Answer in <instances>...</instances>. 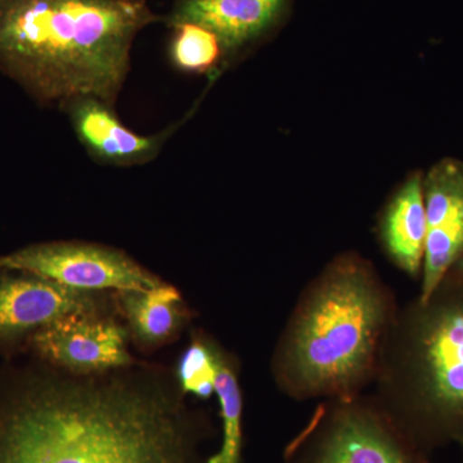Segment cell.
<instances>
[{
  "instance_id": "e0dca14e",
  "label": "cell",
  "mask_w": 463,
  "mask_h": 463,
  "mask_svg": "<svg viewBox=\"0 0 463 463\" xmlns=\"http://www.w3.org/2000/svg\"><path fill=\"white\" fill-rule=\"evenodd\" d=\"M452 272L458 274L459 277L463 279V254L462 257L458 259V261L455 264V267L452 268Z\"/></svg>"
},
{
  "instance_id": "ac0fdd59",
  "label": "cell",
  "mask_w": 463,
  "mask_h": 463,
  "mask_svg": "<svg viewBox=\"0 0 463 463\" xmlns=\"http://www.w3.org/2000/svg\"><path fill=\"white\" fill-rule=\"evenodd\" d=\"M457 446L459 447V449H461V455H462V463H463V439L461 441H459L458 444H457Z\"/></svg>"
},
{
  "instance_id": "5b68a950",
  "label": "cell",
  "mask_w": 463,
  "mask_h": 463,
  "mask_svg": "<svg viewBox=\"0 0 463 463\" xmlns=\"http://www.w3.org/2000/svg\"><path fill=\"white\" fill-rule=\"evenodd\" d=\"M282 463H431L373 395L328 399L286 444Z\"/></svg>"
},
{
  "instance_id": "8fae6325",
  "label": "cell",
  "mask_w": 463,
  "mask_h": 463,
  "mask_svg": "<svg viewBox=\"0 0 463 463\" xmlns=\"http://www.w3.org/2000/svg\"><path fill=\"white\" fill-rule=\"evenodd\" d=\"M288 0H181L170 24H196L215 33L225 51H234L267 32Z\"/></svg>"
},
{
  "instance_id": "5bb4252c",
  "label": "cell",
  "mask_w": 463,
  "mask_h": 463,
  "mask_svg": "<svg viewBox=\"0 0 463 463\" xmlns=\"http://www.w3.org/2000/svg\"><path fill=\"white\" fill-rule=\"evenodd\" d=\"M215 392L222 419L221 448L207 463H241L242 458L243 398L239 380V367L233 355L216 344Z\"/></svg>"
},
{
  "instance_id": "2e32d148",
  "label": "cell",
  "mask_w": 463,
  "mask_h": 463,
  "mask_svg": "<svg viewBox=\"0 0 463 463\" xmlns=\"http://www.w3.org/2000/svg\"><path fill=\"white\" fill-rule=\"evenodd\" d=\"M216 343L206 335L192 336L176 367V381L183 394L209 399L215 392Z\"/></svg>"
},
{
  "instance_id": "9c48e42d",
  "label": "cell",
  "mask_w": 463,
  "mask_h": 463,
  "mask_svg": "<svg viewBox=\"0 0 463 463\" xmlns=\"http://www.w3.org/2000/svg\"><path fill=\"white\" fill-rule=\"evenodd\" d=\"M24 274L0 276V340L41 330L65 316L99 313L100 292Z\"/></svg>"
},
{
  "instance_id": "277c9868",
  "label": "cell",
  "mask_w": 463,
  "mask_h": 463,
  "mask_svg": "<svg viewBox=\"0 0 463 463\" xmlns=\"http://www.w3.org/2000/svg\"><path fill=\"white\" fill-rule=\"evenodd\" d=\"M373 397L426 455L463 439V279L399 307Z\"/></svg>"
},
{
  "instance_id": "ba28073f",
  "label": "cell",
  "mask_w": 463,
  "mask_h": 463,
  "mask_svg": "<svg viewBox=\"0 0 463 463\" xmlns=\"http://www.w3.org/2000/svg\"><path fill=\"white\" fill-rule=\"evenodd\" d=\"M426 233L420 300L429 298L463 254V163L447 158L423 178Z\"/></svg>"
},
{
  "instance_id": "52a82bcc",
  "label": "cell",
  "mask_w": 463,
  "mask_h": 463,
  "mask_svg": "<svg viewBox=\"0 0 463 463\" xmlns=\"http://www.w3.org/2000/svg\"><path fill=\"white\" fill-rule=\"evenodd\" d=\"M128 332L99 313H78L58 318L33 332V349L72 374H99L132 367Z\"/></svg>"
},
{
  "instance_id": "8992f818",
  "label": "cell",
  "mask_w": 463,
  "mask_h": 463,
  "mask_svg": "<svg viewBox=\"0 0 463 463\" xmlns=\"http://www.w3.org/2000/svg\"><path fill=\"white\" fill-rule=\"evenodd\" d=\"M0 272L33 274L84 291H141L160 279L120 250L96 243L58 241L0 257Z\"/></svg>"
},
{
  "instance_id": "7c38bea8",
  "label": "cell",
  "mask_w": 463,
  "mask_h": 463,
  "mask_svg": "<svg viewBox=\"0 0 463 463\" xmlns=\"http://www.w3.org/2000/svg\"><path fill=\"white\" fill-rule=\"evenodd\" d=\"M426 233L423 176L413 174L392 194L379 223L381 243L390 260L412 279H421Z\"/></svg>"
},
{
  "instance_id": "6da1fadb",
  "label": "cell",
  "mask_w": 463,
  "mask_h": 463,
  "mask_svg": "<svg viewBox=\"0 0 463 463\" xmlns=\"http://www.w3.org/2000/svg\"><path fill=\"white\" fill-rule=\"evenodd\" d=\"M109 373L50 380L3 408L0 463H207L209 422L181 395Z\"/></svg>"
},
{
  "instance_id": "4fadbf2b",
  "label": "cell",
  "mask_w": 463,
  "mask_h": 463,
  "mask_svg": "<svg viewBox=\"0 0 463 463\" xmlns=\"http://www.w3.org/2000/svg\"><path fill=\"white\" fill-rule=\"evenodd\" d=\"M118 298L134 339L145 347L172 340L188 319L182 295L164 282L141 291H118Z\"/></svg>"
},
{
  "instance_id": "30bf717a",
  "label": "cell",
  "mask_w": 463,
  "mask_h": 463,
  "mask_svg": "<svg viewBox=\"0 0 463 463\" xmlns=\"http://www.w3.org/2000/svg\"><path fill=\"white\" fill-rule=\"evenodd\" d=\"M63 111L70 116L81 145L91 156L109 165H141L156 156L169 133L139 136L115 115L111 106L96 99L69 103Z\"/></svg>"
},
{
  "instance_id": "9a60e30c",
  "label": "cell",
  "mask_w": 463,
  "mask_h": 463,
  "mask_svg": "<svg viewBox=\"0 0 463 463\" xmlns=\"http://www.w3.org/2000/svg\"><path fill=\"white\" fill-rule=\"evenodd\" d=\"M170 57L176 69L185 72H206L223 56V47L214 33L196 24H176Z\"/></svg>"
},
{
  "instance_id": "3957f363",
  "label": "cell",
  "mask_w": 463,
  "mask_h": 463,
  "mask_svg": "<svg viewBox=\"0 0 463 463\" xmlns=\"http://www.w3.org/2000/svg\"><path fill=\"white\" fill-rule=\"evenodd\" d=\"M399 304L370 260L344 252L301 291L270 361L297 402L350 398L373 385Z\"/></svg>"
},
{
  "instance_id": "7a4b0ae2",
  "label": "cell",
  "mask_w": 463,
  "mask_h": 463,
  "mask_svg": "<svg viewBox=\"0 0 463 463\" xmlns=\"http://www.w3.org/2000/svg\"><path fill=\"white\" fill-rule=\"evenodd\" d=\"M156 20L146 0H0V71L41 105L114 108L134 39Z\"/></svg>"
}]
</instances>
